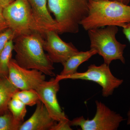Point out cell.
Instances as JSON below:
<instances>
[{"mask_svg": "<svg viewBox=\"0 0 130 130\" xmlns=\"http://www.w3.org/2000/svg\"><path fill=\"white\" fill-rule=\"evenodd\" d=\"M44 36L36 31L19 35L13 40L16 62L21 67L35 69L45 75L55 76L53 63L44 53Z\"/></svg>", "mask_w": 130, "mask_h": 130, "instance_id": "cell-1", "label": "cell"}, {"mask_svg": "<svg viewBox=\"0 0 130 130\" xmlns=\"http://www.w3.org/2000/svg\"><path fill=\"white\" fill-rule=\"evenodd\" d=\"M130 23V6L111 0H89V12L81 23L85 30L115 26L124 28Z\"/></svg>", "mask_w": 130, "mask_h": 130, "instance_id": "cell-2", "label": "cell"}, {"mask_svg": "<svg viewBox=\"0 0 130 130\" xmlns=\"http://www.w3.org/2000/svg\"><path fill=\"white\" fill-rule=\"evenodd\" d=\"M89 0H47L50 12L58 24V34L77 33L88 15Z\"/></svg>", "mask_w": 130, "mask_h": 130, "instance_id": "cell-3", "label": "cell"}, {"mask_svg": "<svg viewBox=\"0 0 130 130\" xmlns=\"http://www.w3.org/2000/svg\"><path fill=\"white\" fill-rule=\"evenodd\" d=\"M118 26H108L88 30L90 42V48L103 58L104 63L109 65L112 61L125 62L124 51L126 47L116 40Z\"/></svg>", "mask_w": 130, "mask_h": 130, "instance_id": "cell-4", "label": "cell"}, {"mask_svg": "<svg viewBox=\"0 0 130 130\" xmlns=\"http://www.w3.org/2000/svg\"><path fill=\"white\" fill-rule=\"evenodd\" d=\"M55 78L59 81L64 79H81L94 82L102 87V95L105 97L112 95L115 90L123 83V79L114 76L109 65L105 63L99 66L90 65L84 72H77L66 76L58 74Z\"/></svg>", "mask_w": 130, "mask_h": 130, "instance_id": "cell-5", "label": "cell"}, {"mask_svg": "<svg viewBox=\"0 0 130 130\" xmlns=\"http://www.w3.org/2000/svg\"><path fill=\"white\" fill-rule=\"evenodd\" d=\"M3 14L8 27L14 32V38L32 31L39 32L28 0H15L3 9Z\"/></svg>", "mask_w": 130, "mask_h": 130, "instance_id": "cell-6", "label": "cell"}, {"mask_svg": "<svg viewBox=\"0 0 130 130\" xmlns=\"http://www.w3.org/2000/svg\"><path fill=\"white\" fill-rule=\"evenodd\" d=\"M96 111L91 119L83 116L70 121L71 126H79L82 130H116L124 120L123 116L101 102L96 101Z\"/></svg>", "mask_w": 130, "mask_h": 130, "instance_id": "cell-7", "label": "cell"}, {"mask_svg": "<svg viewBox=\"0 0 130 130\" xmlns=\"http://www.w3.org/2000/svg\"><path fill=\"white\" fill-rule=\"evenodd\" d=\"M8 71L9 81L20 90H36L46 79V75L42 72L21 67L15 59L10 60Z\"/></svg>", "mask_w": 130, "mask_h": 130, "instance_id": "cell-8", "label": "cell"}, {"mask_svg": "<svg viewBox=\"0 0 130 130\" xmlns=\"http://www.w3.org/2000/svg\"><path fill=\"white\" fill-rule=\"evenodd\" d=\"M56 78H52L49 81H44L36 89V91L50 114L57 121L68 119L58 102L57 94L59 90V82Z\"/></svg>", "mask_w": 130, "mask_h": 130, "instance_id": "cell-9", "label": "cell"}, {"mask_svg": "<svg viewBox=\"0 0 130 130\" xmlns=\"http://www.w3.org/2000/svg\"><path fill=\"white\" fill-rule=\"evenodd\" d=\"M55 31H46L44 36V49L53 63L62 64L79 51L71 43L63 41Z\"/></svg>", "mask_w": 130, "mask_h": 130, "instance_id": "cell-10", "label": "cell"}, {"mask_svg": "<svg viewBox=\"0 0 130 130\" xmlns=\"http://www.w3.org/2000/svg\"><path fill=\"white\" fill-rule=\"evenodd\" d=\"M35 24L44 37L45 32L53 30L58 32V24L50 13L47 0H28Z\"/></svg>", "mask_w": 130, "mask_h": 130, "instance_id": "cell-11", "label": "cell"}, {"mask_svg": "<svg viewBox=\"0 0 130 130\" xmlns=\"http://www.w3.org/2000/svg\"><path fill=\"white\" fill-rule=\"evenodd\" d=\"M34 113L22 124L19 130H51L57 121L49 113L41 101L36 105Z\"/></svg>", "mask_w": 130, "mask_h": 130, "instance_id": "cell-12", "label": "cell"}, {"mask_svg": "<svg viewBox=\"0 0 130 130\" xmlns=\"http://www.w3.org/2000/svg\"><path fill=\"white\" fill-rule=\"evenodd\" d=\"M96 54V51L91 49L88 51H78L62 64L63 70L59 75L66 76L77 72V70L81 64L87 61Z\"/></svg>", "mask_w": 130, "mask_h": 130, "instance_id": "cell-13", "label": "cell"}, {"mask_svg": "<svg viewBox=\"0 0 130 130\" xmlns=\"http://www.w3.org/2000/svg\"><path fill=\"white\" fill-rule=\"evenodd\" d=\"M19 90L8 77L0 78V116L9 111V103L14 94Z\"/></svg>", "mask_w": 130, "mask_h": 130, "instance_id": "cell-14", "label": "cell"}, {"mask_svg": "<svg viewBox=\"0 0 130 130\" xmlns=\"http://www.w3.org/2000/svg\"><path fill=\"white\" fill-rule=\"evenodd\" d=\"M13 40L8 42L0 54V78L8 77V66L14 50Z\"/></svg>", "mask_w": 130, "mask_h": 130, "instance_id": "cell-15", "label": "cell"}, {"mask_svg": "<svg viewBox=\"0 0 130 130\" xmlns=\"http://www.w3.org/2000/svg\"><path fill=\"white\" fill-rule=\"evenodd\" d=\"M12 98L18 99L29 106L36 105L41 101L37 92L34 89L19 90L14 94Z\"/></svg>", "mask_w": 130, "mask_h": 130, "instance_id": "cell-16", "label": "cell"}, {"mask_svg": "<svg viewBox=\"0 0 130 130\" xmlns=\"http://www.w3.org/2000/svg\"><path fill=\"white\" fill-rule=\"evenodd\" d=\"M26 105L16 98H12L8 104V109L17 121L24 122V118L26 115Z\"/></svg>", "mask_w": 130, "mask_h": 130, "instance_id": "cell-17", "label": "cell"}, {"mask_svg": "<svg viewBox=\"0 0 130 130\" xmlns=\"http://www.w3.org/2000/svg\"><path fill=\"white\" fill-rule=\"evenodd\" d=\"M23 123L17 121L9 111L0 116V130H19Z\"/></svg>", "mask_w": 130, "mask_h": 130, "instance_id": "cell-18", "label": "cell"}, {"mask_svg": "<svg viewBox=\"0 0 130 130\" xmlns=\"http://www.w3.org/2000/svg\"><path fill=\"white\" fill-rule=\"evenodd\" d=\"M14 32L9 27L0 31V54L8 42L14 39Z\"/></svg>", "mask_w": 130, "mask_h": 130, "instance_id": "cell-19", "label": "cell"}, {"mask_svg": "<svg viewBox=\"0 0 130 130\" xmlns=\"http://www.w3.org/2000/svg\"><path fill=\"white\" fill-rule=\"evenodd\" d=\"M51 128V130H71L70 120L69 119L58 121Z\"/></svg>", "mask_w": 130, "mask_h": 130, "instance_id": "cell-20", "label": "cell"}, {"mask_svg": "<svg viewBox=\"0 0 130 130\" xmlns=\"http://www.w3.org/2000/svg\"><path fill=\"white\" fill-rule=\"evenodd\" d=\"M3 9L0 6V31L8 27L3 16Z\"/></svg>", "mask_w": 130, "mask_h": 130, "instance_id": "cell-21", "label": "cell"}, {"mask_svg": "<svg viewBox=\"0 0 130 130\" xmlns=\"http://www.w3.org/2000/svg\"><path fill=\"white\" fill-rule=\"evenodd\" d=\"M123 32L130 43V23L123 28Z\"/></svg>", "mask_w": 130, "mask_h": 130, "instance_id": "cell-22", "label": "cell"}, {"mask_svg": "<svg viewBox=\"0 0 130 130\" xmlns=\"http://www.w3.org/2000/svg\"><path fill=\"white\" fill-rule=\"evenodd\" d=\"M15 0H0V6L4 9L6 7Z\"/></svg>", "mask_w": 130, "mask_h": 130, "instance_id": "cell-23", "label": "cell"}, {"mask_svg": "<svg viewBox=\"0 0 130 130\" xmlns=\"http://www.w3.org/2000/svg\"><path fill=\"white\" fill-rule=\"evenodd\" d=\"M111 1H116L118 2L122 3L126 5H128V3L130 2V0H111Z\"/></svg>", "mask_w": 130, "mask_h": 130, "instance_id": "cell-24", "label": "cell"}, {"mask_svg": "<svg viewBox=\"0 0 130 130\" xmlns=\"http://www.w3.org/2000/svg\"><path fill=\"white\" fill-rule=\"evenodd\" d=\"M127 116H128V119H127V124L128 125H130V108L127 113Z\"/></svg>", "mask_w": 130, "mask_h": 130, "instance_id": "cell-25", "label": "cell"}, {"mask_svg": "<svg viewBox=\"0 0 130 130\" xmlns=\"http://www.w3.org/2000/svg\"><path fill=\"white\" fill-rule=\"evenodd\" d=\"M90 1H101V0H90Z\"/></svg>", "mask_w": 130, "mask_h": 130, "instance_id": "cell-26", "label": "cell"}]
</instances>
